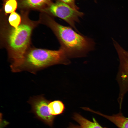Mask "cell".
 Masks as SVG:
<instances>
[{"instance_id": "5b68a950", "label": "cell", "mask_w": 128, "mask_h": 128, "mask_svg": "<svg viewBox=\"0 0 128 128\" xmlns=\"http://www.w3.org/2000/svg\"><path fill=\"white\" fill-rule=\"evenodd\" d=\"M113 41L120 62L117 79L119 88L118 100L119 106H121L124 96L128 91V52L115 41Z\"/></svg>"}, {"instance_id": "3957f363", "label": "cell", "mask_w": 128, "mask_h": 128, "mask_svg": "<svg viewBox=\"0 0 128 128\" xmlns=\"http://www.w3.org/2000/svg\"><path fill=\"white\" fill-rule=\"evenodd\" d=\"M67 57L60 48L57 50H51L30 47L25 55L24 64L34 67H42L65 62Z\"/></svg>"}, {"instance_id": "30bf717a", "label": "cell", "mask_w": 128, "mask_h": 128, "mask_svg": "<svg viewBox=\"0 0 128 128\" xmlns=\"http://www.w3.org/2000/svg\"><path fill=\"white\" fill-rule=\"evenodd\" d=\"M48 106L50 114L54 116L63 113L65 108L63 103L59 101L50 102Z\"/></svg>"}, {"instance_id": "5bb4252c", "label": "cell", "mask_w": 128, "mask_h": 128, "mask_svg": "<svg viewBox=\"0 0 128 128\" xmlns=\"http://www.w3.org/2000/svg\"><path fill=\"white\" fill-rule=\"evenodd\" d=\"M68 128H83L81 126L71 125Z\"/></svg>"}, {"instance_id": "4fadbf2b", "label": "cell", "mask_w": 128, "mask_h": 128, "mask_svg": "<svg viewBox=\"0 0 128 128\" xmlns=\"http://www.w3.org/2000/svg\"><path fill=\"white\" fill-rule=\"evenodd\" d=\"M67 4L73 9L78 10L79 8L75 4L76 0H59Z\"/></svg>"}, {"instance_id": "6da1fadb", "label": "cell", "mask_w": 128, "mask_h": 128, "mask_svg": "<svg viewBox=\"0 0 128 128\" xmlns=\"http://www.w3.org/2000/svg\"><path fill=\"white\" fill-rule=\"evenodd\" d=\"M29 11H21L22 21L16 27L10 26L6 21L2 20L0 29L2 44L7 50L12 61L11 66L13 70L24 64L25 55L30 47L32 32L40 23L38 20L34 21L29 18Z\"/></svg>"}, {"instance_id": "52a82bcc", "label": "cell", "mask_w": 128, "mask_h": 128, "mask_svg": "<svg viewBox=\"0 0 128 128\" xmlns=\"http://www.w3.org/2000/svg\"><path fill=\"white\" fill-rule=\"evenodd\" d=\"M18 7L21 10H32L42 12L52 2V0H17Z\"/></svg>"}, {"instance_id": "ba28073f", "label": "cell", "mask_w": 128, "mask_h": 128, "mask_svg": "<svg viewBox=\"0 0 128 128\" xmlns=\"http://www.w3.org/2000/svg\"><path fill=\"white\" fill-rule=\"evenodd\" d=\"M92 112L108 119L118 128H128V118L123 116L120 112L117 114L111 116L106 115L99 112L93 110Z\"/></svg>"}, {"instance_id": "8fae6325", "label": "cell", "mask_w": 128, "mask_h": 128, "mask_svg": "<svg viewBox=\"0 0 128 128\" xmlns=\"http://www.w3.org/2000/svg\"><path fill=\"white\" fill-rule=\"evenodd\" d=\"M3 5L4 13L7 15L15 12L18 7V3L17 0H4Z\"/></svg>"}, {"instance_id": "9c48e42d", "label": "cell", "mask_w": 128, "mask_h": 128, "mask_svg": "<svg viewBox=\"0 0 128 128\" xmlns=\"http://www.w3.org/2000/svg\"><path fill=\"white\" fill-rule=\"evenodd\" d=\"M73 118L83 128H105L101 126L94 118H93V122H91L80 114L75 113L73 115Z\"/></svg>"}, {"instance_id": "277c9868", "label": "cell", "mask_w": 128, "mask_h": 128, "mask_svg": "<svg viewBox=\"0 0 128 128\" xmlns=\"http://www.w3.org/2000/svg\"><path fill=\"white\" fill-rule=\"evenodd\" d=\"M42 12L45 13L52 17H57L62 19L78 32L75 24L79 22V18L84 14L83 13L73 9L59 0L53 2Z\"/></svg>"}, {"instance_id": "7c38bea8", "label": "cell", "mask_w": 128, "mask_h": 128, "mask_svg": "<svg viewBox=\"0 0 128 128\" xmlns=\"http://www.w3.org/2000/svg\"><path fill=\"white\" fill-rule=\"evenodd\" d=\"M22 20L21 14L14 12L10 14L9 17L8 22L10 26L14 27H16L21 23Z\"/></svg>"}, {"instance_id": "8992f818", "label": "cell", "mask_w": 128, "mask_h": 128, "mask_svg": "<svg viewBox=\"0 0 128 128\" xmlns=\"http://www.w3.org/2000/svg\"><path fill=\"white\" fill-rule=\"evenodd\" d=\"M31 104L32 111L36 116L46 124L52 126L55 116L50 112L48 102L41 99L33 101Z\"/></svg>"}, {"instance_id": "7a4b0ae2", "label": "cell", "mask_w": 128, "mask_h": 128, "mask_svg": "<svg viewBox=\"0 0 128 128\" xmlns=\"http://www.w3.org/2000/svg\"><path fill=\"white\" fill-rule=\"evenodd\" d=\"M41 13L40 23L52 30L59 43L60 48L67 57L84 56L93 50L95 43L92 39L78 33L71 27L58 23L47 14Z\"/></svg>"}]
</instances>
